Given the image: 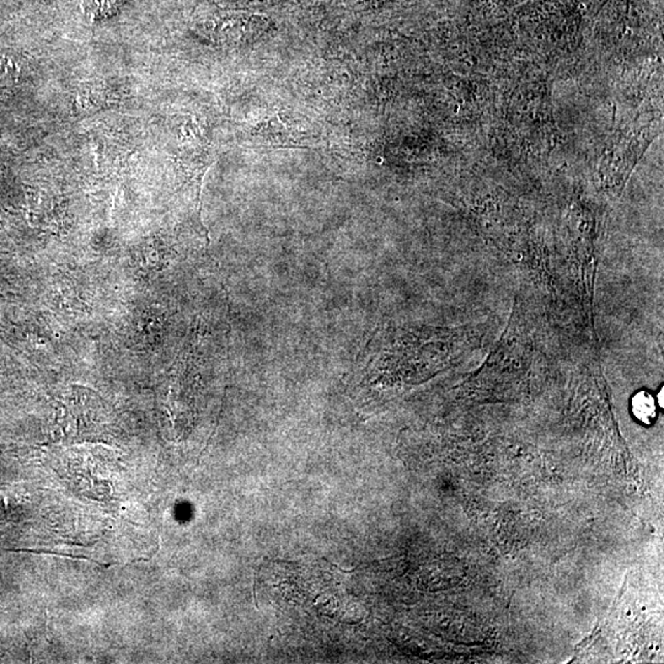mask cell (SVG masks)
<instances>
[{
  "label": "cell",
  "mask_w": 664,
  "mask_h": 664,
  "mask_svg": "<svg viewBox=\"0 0 664 664\" xmlns=\"http://www.w3.org/2000/svg\"><path fill=\"white\" fill-rule=\"evenodd\" d=\"M116 0H83V10L91 20L103 18L112 10Z\"/></svg>",
  "instance_id": "7a4b0ae2"
},
{
  "label": "cell",
  "mask_w": 664,
  "mask_h": 664,
  "mask_svg": "<svg viewBox=\"0 0 664 664\" xmlns=\"http://www.w3.org/2000/svg\"><path fill=\"white\" fill-rule=\"evenodd\" d=\"M632 408H634V416L644 423L651 422L656 415L653 398H651L649 393H637L634 396Z\"/></svg>",
  "instance_id": "6da1fadb"
}]
</instances>
